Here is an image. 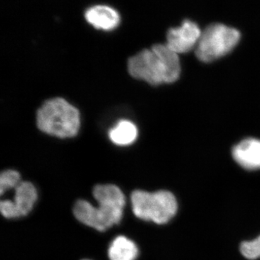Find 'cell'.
<instances>
[{
  "label": "cell",
  "instance_id": "cell-1",
  "mask_svg": "<svg viewBox=\"0 0 260 260\" xmlns=\"http://www.w3.org/2000/svg\"><path fill=\"white\" fill-rule=\"evenodd\" d=\"M93 195L98 207L87 200H78L73 209L75 218L102 232L120 223L126 205V197L120 188L114 184H98L94 186Z\"/></svg>",
  "mask_w": 260,
  "mask_h": 260
},
{
  "label": "cell",
  "instance_id": "cell-2",
  "mask_svg": "<svg viewBox=\"0 0 260 260\" xmlns=\"http://www.w3.org/2000/svg\"><path fill=\"white\" fill-rule=\"evenodd\" d=\"M128 71L135 79L144 80L150 85L172 83L180 75V61L177 53L167 44H155L144 49L128 60Z\"/></svg>",
  "mask_w": 260,
  "mask_h": 260
},
{
  "label": "cell",
  "instance_id": "cell-3",
  "mask_svg": "<svg viewBox=\"0 0 260 260\" xmlns=\"http://www.w3.org/2000/svg\"><path fill=\"white\" fill-rule=\"evenodd\" d=\"M37 126L46 134L60 138H73L80 126L79 111L62 98L49 99L39 108Z\"/></svg>",
  "mask_w": 260,
  "mask_h": 260
},
{
  "label": "cell",
  "instance_id": "cell-4",
  "mask_svg": "<svg viewBox=\"0 0 260 260\" xmlns=\"http://www.w3.org/2000/svg\"><path fill=\"white\" fill-rule=\"evenodd\" d=\"M133 213L145 221L167 223L177 213V199L170 191L160 190L155 192L135 190L130 194Z\"/></svg>",
  "mask_w": 260,
  "mask_h": 260
},
{
  "label": "cell",
  "instance_id": "cell-5",
  "mask_svg": "<svg viewBox=\"0 0 260 260\" xmlns=\"http://www.w3.org/2000/svg\"><path fill=\"white\" fill-rule=\"evenodd\" d=\"M240 37L237 29L221 23L212 24L202 32L195 54L204 62L215 60L232 51Z\"/></svg>",
  "mask_w": 260,
  "mask_h": 260
},
{
  "label": "cell",
  "instance_id": "cell-6",
  "mask_svg": "<svg viewBox=\"0 0 260 260\" xmlns=\"http://www.w3.org/2000/svg\"><path fill=\"white\" fill-rule=\"evenodd\" d=\"M38 200L37 188L30 181H21L15 189L13 200L0 202V210L5 218L14 219L28 215Z\"/></svg>",
  "mask_w": 260,
  "mask_h": 260
},
{
  "label": "cell",
  "instance_id": "cell-7",
  "mask_svg": "<svg viewBox=\"0 0 260 260\" xmlns=\"http://www.w3.org/2000/svg\"><path fill=\"white\" fill-rule=\"evenodd\" d=\"M202 32L198 24L186 20L181 26L171 28L167 32V45L177 54H184L197 47Z\"/></svg>",
  "mask_w": 260,
  "mask_h": 260
},
{
  "label": "cell",
  "instance_id": "cell-8",
  "mask_svg": "<svg viewBox=\"0 0 260 260\" xmlns=\"http://www.w3.org/2000/svg\"><path fill=\"white\" fill-rule=\"evenodd\" d=\"M85 18L94 28L106 31L117 28L121 21L119 13L107 5L91 7L85 12Z\"/></svg>",
  "mask_w": 260,
  "mask_h": 260
},
{
  "label": "cell",
  "instance_id": "cell-9",
  "mask_svg": "<svg viewBox=\"0 0 260 260\" xmlns=\"http://www.w3.org/2000/svg\"><path fill=\"white\" fill-rule=\"evenodd\" d=\"M234 160L248 170L260 169V140L249 138L242 140L232 150Z\"/></svg>",
  "mask_w": 260,
  "mask_h": 260
},
{
  "label": "cell",
  "instance_id": "cell-10",
  "mask_svg": "<svg viewBox=\"0 0 260 260\" xmlns=\"http://www.w3.org/2000/svg\"><path fill=\"white\" fill-rule=\"evenodd\" d=\"M139 255L138 246L124 236L116 237L108 249L109 260H136Z\"/></svg>",
  "mask_w": 260,
  "mask_h": 260
},
{
  "label": "cell",
  "instance_id": "cell-11",
  "mask_svg": "<svg viewBox=\"0 0 260 260\" xmlns=\"http://www.w3.org/2000/svg\"><path fill=\"white\" fill-rule=\"evenodd\" d=\"M138 135V128L134 123L124 119L118 121L109 133L111 141L121 146L133 144Z\"/></svg>",
  "mask_w": 260,
  "mask_h": 260
},
{
  "label": "cell",
  "instance_id": "cell-12",
  "mask_svg": "<svg viewBox=\"0 0 260 260\" xmlns=\"http://www.w3.org/2000/svg\"><path fill=\"white\" fill-rule=\"evenodd\" d=\"M20 182V175L17 171H4L0 175V194L3 196L10 189H15Z\"/></svg>",
  "mask_w": 260,
  "mask_h": 260
},
{
  "label": "cell",
  "instance_id": "cell-13",
  "mask_svg": "<svg viewBox=\"0 0 260 260\" xmlns=\"http://www.w3.org/2000/svg\"><path fill=\"white\" fill-rule=\"evenodd\" d=\"M241 253L244 257L249 259H256L260 257V236L252 241L242 243Z\"/></svg>",
  "mask_w": 260,
  "mask_h": 260
},
{
  "label": "cell",
  "instance_id": "cell-14",
  "mask_svg": "<svg viewBox=\"0 0 260 260\" xmlns=\"http://www.w3.org/2000/svg\"><path fill=\"white\" fill-rule=\"evenodd\" d=\"M82 260H90V259H82Z\"/></svg>",
  "mask_w": 260,
  "mask_h": 260
}]
</instances>
